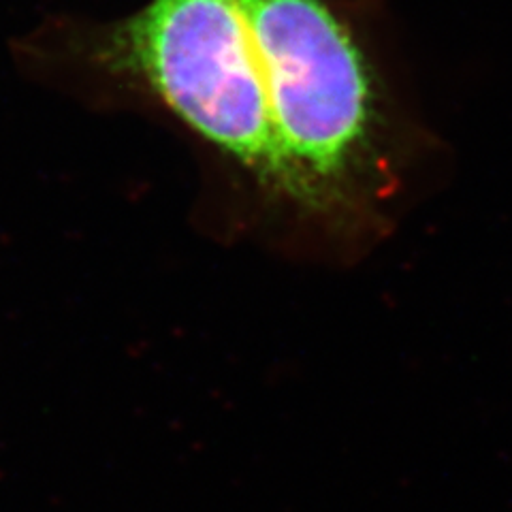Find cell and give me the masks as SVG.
Instances as JSON below:
<instances>
[{
	"instance_id": "6da1fadb",
	"label": "cell",
	"mask_w": 512,
	"mask_h": 512,
	"mask_svg": "<svg viewBox=\"0 0 512 512\" xmlns=\"http://www.w3.org/2000/svg\"><path fill=\"white\" fill-rule=\"evenodd\" d=\"M263 188L295 201L239 0H150L79 47Z\"/></svg>"
},
{
	"instance_id": "7a4b0ae2",
	"label": "cell",
	"mask_w": 512,
	"mask_h": 512,
	"mask_svg": "<svg viewBox=\"0 0 512 512\" xmlns=\"http://www.w3.org/2000/svg\"><path fill=\"white\" fill-rule=\"evenodd\" d=\"M295 203L346 210L378 160L374 71L327 0H239Z\"/></svg>"
}]
</instances>
